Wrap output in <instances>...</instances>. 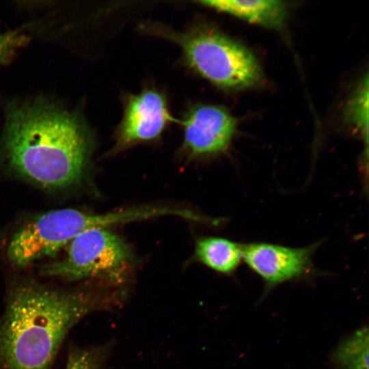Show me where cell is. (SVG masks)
Here are the masks:
<instances>
[{
    "instance_id": "6da1fadb",
    "label": "cell",
    "mask_w": 369,
    "mask_h": 369,
    "mask_svg": "<svg viewBox=\"0 0 369 369\" xmlns=\"http://www.w3.org/2000/svg\"><path fill=\"white\" fill-rule=\"evenodd\" d=\"M1 148L9 165L45 188L81 178L92 148L91 133L77 113L38 98L10 104Z\"/></svg>"
},
{
    "instance_id": "7a4b0ae2",
    "label": "cell",
    "mask_w": 369,
    "mask_h": 369,
    "mask_svg": "<svg viewBox=\"0 0 369 369\" xmlns=\"http://www.w3.org/2000/svg\"><path fill=\"white\" fill-rule=\"evenodd\" d=\"M108 302L93 288L62 289L31 281L14 286L0 318V369H51L70 331Z\"/></svg>"
},
{
    "instance_id": "3957f363",
    "label": "cell",
    "mask_w": 369,
    "mask_h": 369,
    "mask_svg": "<svg viewBox=\"0 0 369 369\" xmlns=\"http://www.w3.org/2000/svg\"><path fill=\"white\" fill-rule=\"evenodd\" d=\"M147 28L177 44L189 68L222 90H243L257 85L262 79L255 56L210 25L197 24L183 31L156 25Z\"/></svg>"
},
{
    "instance_id": "277c9868",
    "label": "cell",
    "mask_w": 369,
    "mask_h": 369,
    "mask_svg": "<svg viewBox=\"0 0 369 369\" xmlns=\"http://www.w3.org/2000/svg\"><path fill=\"white\" fill-rule=\"evenodd\" d=\"M154 206L94 214L73 208L52 210L22 226L12 237L7 254L16 266L25 267L34 261L56 254L81 232L92 228H107L157 217Z\"/></svg>"
},
{
    "instance_id": "5b68a950",
    "label": "cell",
    "mask_w": 369,
    "mask_h": 369,
    "mask_svg": "<svg viewBox=\"0 0 369 369\" xmlns=\"http://www.w3.org/2000/svg\"><path fill=\"white\" fill-rule=\"evenodd\" d=\"M68 246L62 259L43 268L44 275L68 280L107 276L118 281L133 262L128 245L107 228L87 230Z\"/></svg>"
},
{
    "instance_id": "8992f818",
    "label": "cell",
    "mask_w": 369,
    "mask_h": 369,
    "mask_svg": "<svg viewBox=\"0 0 369 369\" xmlns=\"http://www.w3.org/2000/svg\"><path fill=\"white\" fill-rule=\"evenodd\" d=\"M182 149L190 157L221 154L228 148L236 120L221 106L198 103L191 106L181 121Z\"/></svg>"
},
{
    "instance_id": "52a82bcc",
    "label": "cell",
    "mask_w": 369,
    "mask_h": 369,
    "mask_svg": "<svg viewBox=\"0 0 369 369\" xmlns=\"http://www.w3.org/2000/svg\"><path fill=\"white\" fill-rule=\"evenodd\" d=\"M172 120L165 97L159 91L146 89L129 95L115 131L114 148L156 139Z\"/></svg>"
},
{
    "instance_id": "ba28073f",
    "label": "cell",
    "mask_w": 369,
    "mask_h": 369,
    "mask_svg": "<svg viewBox=\"0 0 369 369\" xmlns=\"http://www.w3.org/2000/svg\"><path fill=\"white\" fill-rule=\"evenodd\" d=\"M317 246L291 247L251 243L243 245V260L271 288L309 273Z\"/></svg>"
},
{
    "instance_id": "9c48e42d",
    "label": "cell",
    "mask_w": 369,
    "mask_h": 369,
    "mask_svg": "<svg viewBox=\"0 0 369 369\" xmlns=\"http://www.w3.org/2000/svg\"><path fill=\"white\" fill-rule=\"evenodd\" d=\"M198 3L215 10L270 28L282 27L287 14L286 7L281 1L213 0L201 1Z\"/></svg>"
},
{
    "instance_id": "30bf717a",
    "label": "cell",
    "mask_w": 369,
    "mask_h": 369,
    "mask_svg": "<svg viewBox=\"0 0 369 369\" xmlns=\"http://www.w3.org/2000/svg\"><path fill=\"white\" fill-rule=\"evenodd\" d=\"M195 257L217 272L230 274L243 260V245L221 237L204 236L195 243Z\"/></svg>"
},
{
    "instance_id": "8fae6325",
    "label": "cell",
    "mask_w": 369,
    "mask_h": 369,
    "mask_svg": "<svg viewBox=\"0 0 369 369\" xmlns=\"http://www.w3.org/2000/svg\"><path fill=\"white\" fill-rule=\"evenodd\" d=\"M368 329L361 328L342 342L334 355L342 369H368Z\"/></svg>"
},
{
    "instance_id": "7c38bea8",
    "label": "cell",
    "mask_w": 369,
    "mask_h": 369,
    "mask_svg": "<svg viewBox=\"0 0 369 369\" xmlns=\"http://www.w3.org/2000/svg\"><path fill=\"white\" fill-rule=\"evenodd\" d=\"M368 77L359 84L345 108V119L368 141Z\"/></svg>"
},
{
    "instance_id": "4fadbf2b",
    "label": "cell",
    "mask_w": 369,
    "mask_h": 369,
    "mask_svg": "<svg viewBox=\"0 0 369 369\" xmlns=\"http://www.w3.org/2000/svg\"><path fill=\"white\" fill-rule=\"evenodd\" d=\"M29 42V38L20 29L0 33V64H8Z\"/></svg>"
},
{
    "instance_id": "5bb4252c",
    "label": "cell",
    "mask_w": 369,
    "mask_h": 369,
    "mask_svg": "<svg viewBox=\"0 0 369 369\" xmlns=\"http://www.w3.org/2000/svg\"><path fill=\"white\" fill-rule=\"evenodd\" d=\"M100 361L95 350L74 348L68 354L64 369H100Z\"/></svg>"
}]
</instances>
